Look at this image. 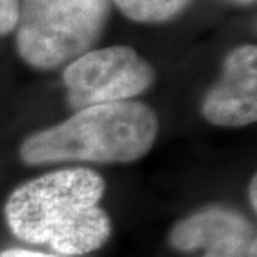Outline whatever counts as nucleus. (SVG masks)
<instances>
[{"instance_id": "9d476101", "label": "nucleus", "mask_w": 257, "mask_h": 257, "mask_svg": "<svg viewBox=\"0 0 257 257\" xmlns=\"http://www.w3.org/2000/svg\"><path fill=\"white\" fill-rule=\"evenodd\" d=\"M255 184H257V179H252V184H250V189H249V197H250V202H252V207H257V199H255Z\"/></svg>"}, {"instance_id": "6e6552de", "label": "nucleus", "mask_w": 257, "mask_h": 257, "mask_svg": "<svg viewBox=\"0 0 257 257\" xmlns=\"http://www.w3.org/2000/svg\"><path fill=\"white\" fill-rule=\"evenodd\" d=\"M20 0H0V37L12 32L19 19Z\"/></svg>"}, {"instance_id": "39448f33", "label": "nucleus", "mask_w": 257, "mask_h": 257, "mask_svg": "<svg viewBox=\"0 0 257 257\" xmlns=\"http://www.w3.org/2000/svg\"><path fill=\"white\" fill-rule=\"evenodd\" d=\"M202 114L217 127H245L257 119V49L245 44L225 57L220 80L205 95Z\"/></svg>"}, {"instance_id": "20e7f679", "label": "nucleus", "mask_w": 257, "mask_h": 257, "mask_svg": "<svg viewBox=\"0 0 257 257\" xmlns=\"http://www.w3.org/2000/svg\"><path fill=\"white\" fill-rule=\"evenodd\" d=\"M64 85L72 109L125 102L152 85L156 72L132 47L92 49L65 65Z\"/></svg>"}, {"instance_id": "9b49d317", "label": "nucleus", "mask_w": 257, "mask_h": 257, "mask_svg": "<svg viewBox=\"0 0 257 257\" xmlns=\"http://www.w3.org/2000/svg\"><path fill=\"white\" fill-rule=\"evenodd\" d=\"M205 257H227V255H220V254H207Z\"/></svg>"}, {"instance_id": "423d86ee", "label": "nucleus", "mask_w": 257, "mask_h": 257, "mask_svg": "<svg viewBox=\"0 0 257 257\" xmlns=\"http://www.w3.org/2000/svg\"><path fill=\"white\" fill-rule=\"evenodd\" d=\"M242 215L224 209H207L174 227L171 244L179 250L207 249L209 254L244 257L255 240Z\"/></svg>"}, {"instance_id": "f03ea898", "label": "nucleus", "mask_w": 257, "mask_h": 257, "mask_svg": "<svg viewBox=\"0 0 257 257\" xmlns=\"http://www.w3.org/2000/svg\"><path fill=\"white\" fill-rule=\"evenodd\" d=\"M159 122L149 105L136 100L92 105L62 124L35 132L20 147L27 164L132 162L151 151Z\"/></svg>"}, {"instance_id": "0eeeda50", "label": "nucleus", "mask_w": 257, "mask_h": 257, "mask_svg": "<svg viewBox=\"0 0 257 257\" xmlns=\"http://www.w3.org/2000/svg\"><path fill=\"white\" fill-rule=\"evenodd\" d=\"M125 17L141 24H161L181 15L192 0H110Z\"/></svg>"}, {"instance_id": "7ed1b4c3", "label": "nucleus", "mask_w": 257, "mask_h": 257, "mask_svg": "<svg viewBox=\"0 0 257 257\" xmlns=\"http://www.w3.org/2000/svg\"><path fill=\"white\" fill-rule=\"evenodd\" d=\"M110 12V0H20L17 52L39 70L69 65L95 47Z\"/></svg>"}, {"instance_id": "f257e3e1", "label": "nucleus", "mask_w": 257, "mask_h": 257, "mask_svg": "<svg viewBox=\"0 0 257 257\" xmlns=\"http://www.w3.org/2000/svg\"><path fill=\"white\" fill-rule=\"evenodd\" d=\"M104 192L97 172L62 169L15 189L5 204V220L20 240L45 244L57 255L90 254L110 237V219L99 207Z\"/></svg>"}, {"instance_id": "f8f14e48", "label": "nucleus", "mask_w": 257, "mask_h": 257, "mask_svg": "<svg viewBox=\"0 0 257 257\" xmlns=\"http://www.w3.org/2000/svg\"><path fill=\"white\" fill-rule=\"evenodd\" d=\"M240 2H254V0H240Z\"/></svg>"}, {"instance_id": "1a4fd4ad", "label": "nucleus", "mask_w": 257, "mask_h": 257, "mask_svg": "<svg viewBox=\"0 0 257 257\" xmlns=\"http://www.w3.org/2000/svg\"><path fill=\"white\" fill-rule=\"evenodd\" d=\"M0 257H65V255H49V254H40L25 249H9L0 252Z\"/></svg>"}]
</instances>
